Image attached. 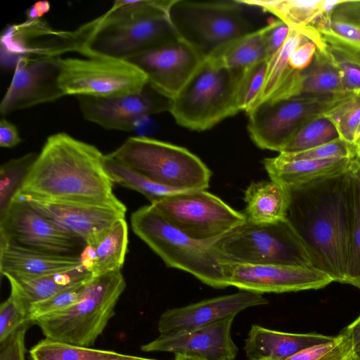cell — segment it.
<instances>
[{"mask_svg": "<svg viewBox=\"0 0 360 360\" xmlns=\"http://www.w3.org/2000/svg\"><path fill=\"white\" fill-rule=\"evenodd\" d=\"M352 176L347 172L290 188L286 219L313 266L344 283L352 212Z\"/></svg>", "mask_w": 360, "mask_h": 360, "instance_id": "obj_1", "label": "cell"}, {"mask_svg": "<svg viewBox=\"0 0 360 360\" xmlns=\"http://www.w3.org/2000/svg\"><path fill=\"white\" fill-rule=\"evenodd\" d=\"M96 146L60 132L49 136L18 193L126 208L114 195Z\"/></svg>", "mask_w": 360, "mask_h": 360, "instance_id": "obj_2", "label": "cell"}, {"mask_svg": "<svg viewBox=\"0 0 360 360\" xmlns=\"http://www.w3.org/2000/svg\"><path fill=\"white\" fill-rule=\"evenodd\" d=\"M134 233L171 268L191 274L215 288L229 286L222 261L211 245L195 240L172 226L152 205L131 215Z\"/></svg>", "mask_w": 360, "mask_h": 360, "instance_id": "obj_3", "label": "cell"}, {"mask_svg": "<svg viewBox=\"0 0 360 360\" xmlns=\"http://www.w3.org/2000/svg\"><path fill=\"white\" fill-rule=\"evenodd\" d=\"M126 288L121 271L93 276L81 299L60 311L34 319L46 338L90 347L115 315L117 301Z\"/></svg>", "mask_w": 360, "mask_h": 360, "instance_id": "obj_4", "label": "cell"}, {"mask_svg": "<svg viewBox=\"0 0 360 360\" xmlns=\"http://www.w3.org/2000/svg\"><path fill=\"white\" fill-rule=\"evenodd\" d=\"M240 71L205 58L180 92L169 100L175 122L190 130H208L236 115V86Z\"/></svg>", "mask_w": 360, "mask_h": 360, "instance_id": "obj_5", "label": "cell"}, {"mask_svg": "<svg viewBox=\"0 0 360 360\" xmlns=\"http://www.w3.org/2000/svg\"><path fill=\"white\" fill-rule=\"evenodd\" d=\"M108 155L165 186L181 191L209 187L210 169L179 146L144 136H131Z\"/></svg>", "mask_w": 360, "mask_h": 360, "instance_id": "obj_6", "label": "cell"}, {"mask_svg": "<svg viewBox=\"0 0 360 360\" xmlns=\"http://www.w3.org/2000/svg\"><path fill=\"white\" fill-rule=\"evenodd\" d=\"M211 245L224 263L314 267L287 219L271 224L246 219Z\"/></svg>", "mask_w": 360, "mask_h": 360, "instance_id": "obj_7", "label": "cell"}, {"mask_svg": "<svg viewBox=\"0 0 360 360\" xmlns=\"http://www.w3.org/2000/svg\"><path fill=\"white\" fill-rule=\"evenodd\" d=\"M174 228L212 245L246 221L245 214L205 190L181 191L150 203Z\"/></svg>", "mask_w": 360, "mask_h": 360, "instance_id": "obj_8", "label": "cell"}, {"mask_svg": "<svg viewBox=\"0 0 360 360\" xmlns=\"http://www.w3.org/2000/svg\"><path fill=\"white\" fill-rule=\"evenodd\" d=\"M94 21V31L82 54L87 58L127 60L183 35L172 15L109 19L103 14Z\"/></svg>", "mask_w": 360, "mask_h": 360, "instance_id": "obj_9", "label": "cell"}, {"mask_svg": "<svg viewBox=\"0 0 360 360\" xmlns=\"http://www.w3.org/2000/svg\"><path fill=\"white\" fill-rule=\"evenodd\" d=\"M354 94L298 96L261 103L247 113L250 139L258 148L280 153L301 126L326 115Z\"/></svg>", "mask_w": 360, "mask_h": 360, "instance_id": "obj_10", "label": "cell"}, {"mask_svg": "<svg viewBox=\"0 0 360 360\" xmlns=\"http://www.w3.org/2000/svg\"><path fill=\"white\" fill-rule=\"evenodd\" d=\"M58 84L65 94L112 98L138 93L147 75L129 61L91 57L60 58Z\"/></svg>", "mask_w": 360, "mask_h": 360, "instance_id": "obj_11", "label": "cell"}, {"mask_svg": "<svg viewBox=\"0 0 360 360\" xmlns=\"http://www.w3.org/2000/svg\"><path fill=\"white\" fill-rule=\"evenodd\" d=\"M93 31L91 21L74 31L53 30L41 19L10 25L1 36V63L15 67L23 58H60L70 51L82 55Z\"/></svg>", "mask_w": 360, "mask_h": 360, "instance_id": "obj_12", "label": "cell"}, {"mask_svg": "<svg viewBox=\"0 0 360 360\" xmlns=\"http://www.w3.org/2000/svg\"><path fill=\"white\" fill-rule=\"evenodd\" d=\"M205 56L201 46L183 34L127 61L147 75L148 84L156 92L171 100L191 78Z\"/></svg>", "mask_w": 360, "mask_h": 360, "instance_id": "obj_13", "label": "cell"}, {"mask_svg": "<svg viewBox=\"0 0 360 360\" xmlns=\"http://www.w3.org/2000/svg\"><path fill=\"white\" fill-rule=\"evenodd\" d=\"M0 239L54 254L79 255L84 242L64 231L19 195L0 218Z\"/></svg>", "mask_w": 360, "mask_h": 360, "instance_id": "obj_14", "label": "cell"}, {"mask_svg": "<svg viewBox=\"0 0 360 360\" xmlns=\"http://www.w3.org/2000/svg\"><path fill=\"white\" fill-rule=\"evenodd\" d=\"M229 286L262 294L323 288L333 282L314 267L276 264L223 263Z\"/></svg>", "mask_w": 360, "mask_h": 360, "instance_id": "obj_15", "label": "cell"}, {"mask_svg": "<svg viewBox=\"0 0 360 360\" xmlns=\"http://www.w3.org/2000/svg\"><path fill=\"white\" fill-rule=\"evenodd\" d=\"M84 118L106 129L131 131L152 115L169 111V100L149 84L142 91L112 98L77 96Z\"/></svg>", "mask_w": 360, "mask_h": 360, "instance_id": "obj_16", "label": "cell"}, {"mask_svg": "<svg viewBox=\"0 0 360 360\" xmlns=\"http://www.w3.org/2000/svg\"><path fill=\"white\" fill-rule=\"evenodd\" d=\"M56 225L92 245L117 221L124 219L127 208L78 201L56 200L18 193Z\"/></svg>", "mask_w": 360, "mask_h": 360, "instance_id": "obj_17", "label": "cell"}, {"mask_svg": "<svg viewBox=\"0 0 360 360\" xmlns=\"http://www.w3.org/2000/svg\"><path fill=\"white\" fill-rule=\"evenodd\" d=\"M61 58V57H60ZM60 58H20L0 104L1 115L65 96L58 84Z\"/></svg>", "mask_w": 360, "mask_h": 360, "instance_id": "obj_18", "label": "cell"}, {"mask_svg": "<svg viewBox=\"0 0 360 360\" xmlns=\"http://www.w3.org/2000/svg\"><path fill=\"white\" fill-rule=\"evenodd\" d=\"M242 4L232 1H180L174 7L184 22L212 49L254 30Z\"/></svg>", "mask_w": 360, "mask_h": 360, "instance_id": "obj_19", "label": "cell"}, {"mask_svg": "<svg viewBox=\"0 0 360 360\" xmlns=\"http://www.w3.org/2000/svg\"><path fill=\"white\" fill-rule=\"evenodd\" d=\"M234 318L229 316L183 333L160 335L142 345L141 350L172 352L202 360H234L238 352L231 335Z\"/></svg>", "mask_w": 360, "mask_h": 360, "instance_id": "obj_20", "label": "cell"}, {"mask_svg": "<svg viewBox=\"0 0 360 360\" xmlns=\"http://www.w3.org/2000/svg\"><path fill=\"white\" fill-rule=\"evenodd\" d=\"M262 294L242 290L164 311L158 321L160 335L179 333L222 320L249 307L264 305Z\"/></svg>", "mask_w": 360, "mask_h": 360, "instance_id": "obj_21", "label": "cell"}, {"mask_svg": "<svg viewBox=\"0 0 360 360\" xmlns=\"http://www.w3.org/2000/svg\"><path fill=\"white\" fill-rule=\"evenodd\" d=\"M82 266L79 255L39 251L0 239L1 276H40L70 271Z\"/></svg>", "mask_w": 360, "mask_h": 360, "instance_id": "obj_22", "label": "cell"}, {"mask_svg": "<svg viewBox=\"0 0 360 360\" xmlns=\"http://www.w3.org/2000/svg\"><path fill=\"white\" fill-rule=\"evenodd\" d=\"M341 0H236L270 13L291 29L300 31L318 46L321 42L317 28L331 14Z\"/></svg>", "mask_w": 360, "mask_h": 360, "instance_id": "obj_23", "label": "cell"}, {"mask_svg": "<svg viewBox=\"0 0 360 360\" xmlns=\"http://www.w3.org/2000/svg\"><path fill=\"white\" fill-rule=\"evenodd\" d=\"M335 337L316 333H285L252 325L244 350L249 360H285L307 347L330 342Z\"/></svg>", "mask_w": 360, "mask_h": 360, "instance_id": "obj_24", "label": "cell"}, {"mask_svg": "<svg viewBox=\"0 0 360 360\" xmlns=\"http://www.w3.org/2000/svg\"><path fill=\"white\" fill-rule=\"evenodd\" d=\"M352 158L287 160L278 155L265 158L263 165L271 181L290 188L342 174L349 170Z\"/></svg>", "mask_w": 360, "mask_h": 360, "instance_id": "obj_25", "label": "cell"}, {"mask_svg": "<svg viewBox=\"0 0 360 360\" xmlns=\"http://www.w3.org/2000/svg\"><path fill=\"white\" fill-rule=\"evenodd\" d=\"M13 295L25 309L37 302L45 300L59 292L86 282L93 276L84 266L77 269L56 274L34 277L6 276Z\"/></svg>", "mask_w": 360, "mask_h": 360, "instance_id": "obj_26", "label": "cell"}, {"mask_svg": "<svg viewBox=\"0 0 360 360\" xmlns=\"http://www.w3.org/2000/svg\"><path fill=\"white\" fill-rule=\"evenodd\" d=\"M245 216L256 224H271L286 219L290 203L288 188L274 181L251 183L245 191Z\"/></svg>", "mask_w": 360, "mask_h": 360, "instance_id": "obj_27", "label": "cell"}, {"mask_svg": "<svg viewBox=\"0 0 360 360\" xmlns=\"http://www.w3.org/2000/svg\"><path fill=\"white\" fill-rule=\"evenodd\" d=\"M263 34L264 27L212 49L206 53V57L218 65L243 70L257 61L266 59Z\"/></svg>", "mask_w": 360, "mask_h": 360, "instance_id": "obj_28", "label": "cell"}, {"mask_svg": "<svg viewBox=\"0 0 360 360\" xmlns=\"http://www.w3.org/2000/svg\"><path fill=\"white\" fill-rule=\"evenodd\" d=\"M346 93L342 90L340 72L324 50L317 47L311 64L300 71L296 84V97L323 96Z\"/></svg>", "mask_w": 360, "mask_h": 360, "instance_id": "obj_29", "label": "cell"}, {"mask_svg": "<svg viewBox=\"0 0 360 360\" xmlns=\"http://www.w3.org/2000/svg\"><path fill=\"white\" fill-rule=\"evenodd\" d=\"M128 245V226L125 219L117 221L91 246L94 251L93 276L121 271Z\"/></svg>", "mask_w": 360, "mask_h": 360, "instance_id": "obj_30", "label": "cell"}, {"mask_svg": "<svg viewBox=\"0 0 360 360\" xmlns=\"http://www.w3.org/2000/svg\"><path fill=\"white\" fill-rule=\"evenodd\" d=\"M105 171L113 184L136 191L153 203L165 196L181 191L158 184L135 169L114 159L108 154L104 156Z\"/></svg>", "mask_w": 360, "mask_h": 360, "instance_id": "obj_31", "label": "cell"}, {"mask_svg": "<svg viewBox=\"0 0 360 360\" xmlns=\"http://www.w3.org/2000/svg\"><path fill=\"white\" fill-rule=\"evenodd\" d=\"M32 360H112L124 354L45 338L30 350Z\"/></svg>", "mask_w": 360, "mask_h": 360, "instance_id": "obj_32", "label": "cell"}, {"mask_svg": "<svg viewBox=\"0 0 360 360\" xmlns=\"http://www.w3.org/2000/svg\"><path fill=\"white\" fill-rule=\"evenodd\" d=\"M310 40L300 31L291 29L283 46L268 60L264 84L253 108L267 101L290 72L289 59L293 51L304 42Z\"/></svg>", "mask_w": 360, "mask_h": 360, "instance_id": "obj_33", "label": "cell"}, {"mask_svg": "<svg viewBox=\"0 0 360 360\" xmlns=\"http://www.w3.org/2000/svg\"><path fill=\"white\" fill-rule=\"evenodd\" d=\"M38 155L27 153L5 162L0 168V218L21 190Z\"/></svg>", "mask_w": 360, "mask_h": 360, "instance_id": "obj_34", "label": "cell"}, {"mask_svg": "<svg viewBox=\"0 0 360 360\" xmlns=\"http://www.w3.org/2000/svg\"><path fill=\"white\" fill-rule=\"evenodd\" d=\"M338 139L340 136L333 122L325 115L319 116L301 126L280 153L304 151Z\"/></svg>", "mask_w": 360, "mask_h": 360, "instance_id": "obj_35", "label": "cell"}, {"mask_svg": "<svg viewBox=\"0 0 360 360\" xmlns=\"http://www.w3.org/2000/svg\"><path fill=\"white\" fill-rule=\"evenodd\" d=\"M352 194V212L344 283L360 290V190L353 176Z\"/></svg>", "mask_w": 360, "mask_h": 360, "instance_id": "obj_36", "label": "cell"}, {"mask_svg": "<svg viewBox=\"0 0 360 360\" xmlns=\"http://www.w3.org/2000/svg\"><path fill=\"white\" fill-rule=\"evenodd\" d=\"M268 61L263 59L246 68L238 78L236 100L240 111L249 112L255 106L265 79Z\"/></svg>", "mask_w": 360, "mask_h": 360, "instance_id": "obj_37", "label": "cell"}, {"mask_svg": "<svg viewBox=\"0 0 360 360\" xmlns=\"http://www.w3.org/2000/svg\"><path fill=\"white\" fill-rule=\"evenodd\" d=\"M323 47L340 72L343 91L360 92V53L323 41Z\"/></svg>", "mask_w": 360, "mask_h": 360, "instance_id": "obj_38", "label": "cell"}, {"mask_svg": "<svg viewBox=\"0 0 360 360\" xmlns=\"http://www.w3.org/2000/svg\"><path fill=\"white\" fill-rule=\"evenodd\" d=\"M324 115L333 122L341 139L354 144L355 133L360 122V92L354 93Z\"/></svg>", "mask_w": 360, "mask_h": 360, "instance_id": "obj_39", "label": "cell"}, {"mask_svg": "<svg viewBox=\"0 0 360 360\" xmlns=\"http://www.w3.org/2000/svg\"><path fill=\"white\" fill-rule=\"evenodd\" d=\"M350 341L342 330L330 342L307 347L285 360H352Z\"/></svg>", "mask_w": 360, "mask_h": 360, "instance_id": "obj_40", "label": "cell"}, {"mask_svg": "<svg viewBox=\"0 0 360 360\" xmlns=\"http://www.w3.org/2000/svg\"><path fill=\"white\" fill-rule=\"evenodd\" d=\"M323 42L338 45L360 53V26L329 17L317 28Z\"/></svg>", "mask_w": 360, "mask_h": 360, "instance_id": "obj_41", "label": "cell"}, {"mask_svg": "<svg viewBox=\"0 0 360 360\" xmlns=\"http://www.w3.org/2000/svg\"><path fill=\"white\" fill-rule=\"evenodd\" d=\"M87 282L88 281L68 288L49 299L33 304L27 311V321L32 323V321L39 317L56 313L71 307L82 297Z\"/></svg>", "mask_w": 360, "mask_h": 360, "instance_id": "obj_42", "label": "cell"}, {"mask_svg": "<svg viewBox=\"0 0 360 360\" xmlns=\"http://www.w3.org/2000/svg\"><path fill=\"white\" fill-rule=\"evenodd\" d=\"M358 153V146L340 139L297 153H279L287 160H320L335 158H352Z\"/></svg>", "mask_w": 360, "mask_h": 360, "instance_id": "obj_43", "label": "cell"}, {"mask_svg": "<svg viewBox=\"0 0 360 360\" xmlns=\"http://www.w3.org/2000/svg\"><path fill=\"white\" fill-rule=\"evenodd\" d=\"M27 312L20 302L11 294L0 305V342L8 339L26 323Z\"/></svg>", "mask_w": 360, "mask_h": 360, "instance_id": "obj_44", "label": "cell"}, {"mask_svg": "<svg viewBox=\"0 0 360 360\" xmlns=\"http://www.w3.org/2000/svg\"><path fill=\"white\" fill-rule=\"evenodd\" d=\"M290 27L282 20H274L264 27V41L267 61L283 46Z\"/></svg>", "mask_w": 360, "mask_h": 360, "instance_id": "obj_45", "label": "cell"}, {"mask_svg": "<svg viewBox=\"0 0 360 360\" xmlns=\"http://www.w3.org/2000/svg\"><path fill=\"white\" fill-rule=\"evenodd\" d=\"M31 324V322L26 323L8 339L0 342V360H25V336Z\"/></svg>", "mask_w": 360, "mask_h": 360, "instance_id": "obj_46", "label": "cell"}, {"mask_svg": "<svg viewBox=\"0 0 360 360\" xmlns=\"http://www.w3.org/2000/svg\"><path fill=\"white\" fill-rule=\"evenodd\" d=\"M317 50V45L311 40H308L300 45L291 54L289 66L298 71L306 69L312 62Z\"/></svg>", "mask_w": 360, "mask_h": 360, "instance_id": "obj_47", "label": "cell"}, {"mask_svg": "<svg viewBox=\"0 0 360 360\" xmlns=\"http://www.w3.org/2000/svg\"><path fill=\"white\" fill-rule=\"evenodd\" d=\"M22 141L17 127L4 117L0 121V146L10 148L16 146Z\"/></svg>", "mask_w": 360, "mask_h": 360, "instance_id": "obj_48", "label": "cell"}, {"mask_svg": "<svg viewBox=\"0 0 360 360\" xmlns=\"http://www.w3.org/2000/svg\"><path fill=\"white\" fill-rule=\"evenodd\" d=\"M331 18L360 26V12L338 6L333 11Z\"/></svg>", "mask_w": 360, "mask_h": 360, "instance_id": "obj_49", "label": "cell"}, {"mask_svg": "<svg viewBox=\"0 0 360 360\" xmlns=\"http://www.w3.org/2000/svg\"><path fill=\"white\" fill-rule=\"evenodd\" d=\"M343 331L350 341L353 354L360 352V315Z\"/></svg>", "mask_w": 360, "mask_h": 360, "instance_id": "obj_50", "label": "cell"}, {"mask_svg": "<svg viewBox=\"0 0 360 360\" xmlns=\"http://www.w3.org/2000/svg\"><path fill=\"white\" fill-rule=\"evenodd\" d=\"M51 8L47 1H38L29 8L26 12L27 20H33L40 19Z\"/></svg>", "mask_w": 360, "mask_h": 360, "instance_id": "obj_51", "label": "cell"}, {"mask_svg": "<svg viewBox=\"0 0 360 360\" xmlns=\"http://www.w3.org/2000/svg\"><path fill=\"white\" fill-rule=\"evenodd\" d=\"M349 172L356 180L360 190V154L359 153V148L356 155L352 158Z\"/></svg>", "mask_w": 360, "mask_h": 360, "instance_id": "obj_52", "label": "cell"}, {"mask_svg": "<svg viewBox=\"0 0 360 360\" xmlns=\"http://www.w3.org/2000/svg\"><path fill=\"white\" fill-rule=\"evenodd\" d=\"M112 360H156V359L124 354L122 356H121L120 358L112 359Z\"/></svg>", "mask_w": 360, "mask_h": 360, "instance_id": "obj_53", "label": "cell"}, {"mask_svg": "<svg viewBox=\"0 0 360 360\" xmlns=\"http://www.w3.org/2000/svg\"><path fill=\"white\" fill-rule=\"evenodd\" d=\"M174 360H202L198 358L192 357L184 354H176L174 356Z\"/></svg>", "mask_w": 360, "mask_h": 360, "instance_id": "obj_54", "label": "cell"}, {"mask_svg": "<svg viewBox=\"0 0 360 360\" xmlns=\"http://www.w3.org/2000/svg\"><path fill=\"white\" fill-rule=\"evenodd\" d=\"M360 136V122L357 127L356 133H355V137H354V143L356 141V139ZM355 144V143H354Z\"/></svg>", "mask_w": 360, "mask_h": 360, "instance_id": "obj_55", "label": "cell"}, {"mask_svg": "<svg viewBox=\"0 0 360 360\" xmlns=\"http://www.w3.org/2000/svg\"><path fill=\"white\" fill-rule=\"evenodd\" d=\"M352 360H360V352L352 354Z\"/></svg>", "mask_w": 360, "mask_h": 360, "instance_id": "obj_56", "label": "cell"}, {"mask_svg": "<svg viewBox=\"0 0 360 360\" xmlns=\"http://www.w3.org/2000/svg\"><path fill=\"white\" fill-rule=\"evenodd\" d=\"M356 146L360 145V136L356 139V141L354 143Z\"/></svg>", "mask_w": 360, "mask_h": 360, "instance_id": "obj_57", "label": "cell"}, {"mask_svg": "<svg viewBox=\"0 0 360 360\" xmlns=\"http://www.w3.org/2000/svg\"><path fill=\"white\" fill-rule=\"evenodd\" d=\"M358 148H359V153L360 154V145L358 146Z\"/></svg>", "mask_w": 360, "mask_h": 360, "instance_id": "obj_58", "label": "cell"}]
</instances>
